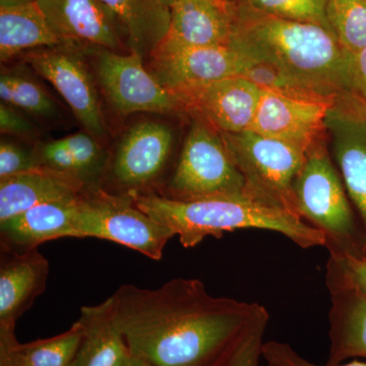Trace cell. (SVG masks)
<instances>
[{
  "mask_svg": "<svg viewBox=\"0 0 366 366\" xmlns=\"http://www.w3.org/2000/svg\"><path fill=\"white\" fill-rule=\"evenodd\" d=\"M330 257L336 262L339 268L358 288L366 293V261L350 259V257H332V255H330Z\"/></svg>",
  "mask_w": 366,
  "mask_h": 366,
  "instance_id": "d6a6232c",
  "label": "cell"
},
{
  "mask_svg": "<svg viewBox=\"0 0 366 366\" xmlns=\"http://www.w3.org/2000/svg\"><path fill=\"white\" fill-rule=\"evenodd\" d=\"M49 262L38 249H0V332H13L16 322L46 289Z\"/></svg>",
  "mask_w": 366,
  "mask_h": 366,
  "instance_id": "ac0fdd59",
  "label": "cell"
},
{
  "mask_svg": "<svg viewBox=\"0 0 366 366\" xmlns=\"http://www.w3.org/2000/svg\"><path fill=\"white\" fill-rule=\"evenodd\" d=\"M326 137L308 149L295 178L296 213L324 234L330 255L366 261V231L347 194Z\"/></svg>",
  "mask_w": 366,
  "mask_h": 366,
  "instance_id": "277c9868",
  "label": "cell"
},
{
  "mask_svg": "<svg viewBox=\"0 0 366 366\" xmlns=\"http://www.w3.org/2000/svg\"><path fill=\"white\" fill-rule=\"evenodd\" d=\"M37 168L35 151L28 150L13 142L0 143V179Z\"/></svg>",
  "mask_w": 366,
  "mask_h": 366,
  "instance_id": "f1b7e54d",
  "label": "cell"
},
{
  "mask_svg": "<svg viewBox=\"0 0 366 366\" xmlns=\"http://www.w3.org/2000/svg\"><path fill=\"white\" fill-rule=\"evenodd\" d=\"M229 1H235V0H229Z\"/></svg>",
  "mask_w": 366,
  "mask_h": 366,
  "instance_id": "74e56055",
  "label": "cell"
},
{
  "mask_svg": "<svg viewBox=\"0 0 366 366\" xmlns=\"http://www.w3.org/2000/svg\"><path fill=\"white\" fill-rule=\"evenodd\" d=\"M0 131L4 134L31 137L36 132L32 122L21 113V110L1 102L0 105Z\"/></svg>",
  "mask_w": 366,
  "mask_h": 366,
  "instance_id": "4dcf8cb0",
  "label": "cell"
},
{
  "mask_svg": "<svg viewBox=\"0 0 366 366\" xmlns=\"http://www.w3.org/2000/svg\"><path fill=\"white\" fill-rule=\"evenodd\" d=\"M164 1V4H166V6H172L173 4H174L175 1H177V0H163Z\"/></svg>",
  "mask_w": 366,
  "mask_h": 366,
  "instance_id": "8d00e7d4",
  "label": "cell"
},
{
  "mask_svg": "<svg viewBox=\"0 0 366 366\" xmlns=\"http://www.w3.org/2000/svg\"><path fill=\"white\" fill-rule=\"evenodd\" d=\"M172 129L144 120L129 127L110 156L101 189L124 196H160L172 156Z\"/></svg>",
  "mask_w": 366,
  "mask_h": 366,
  "instance_id": "ba28073f",
  "label": "cell"
},
{
  "mask_svg": "<svg viewBox=\"0 0 366 366\" xmlns=\"http://www.w3.org/2000/svg\"><path fill=\"white\" fill-rule=\"evenodd\" d=\"M249 196L220 132L194 118L160 197L192 201L213 197ZM250 197V196H249Z\"/></svg>",
  "mask_w": 366,
  "mask_h": 366,
  "instance_id": "5b68a950",
  "label": "cell"
},
{
  "mask_svg": "<svg viewBox=\"0 0 366 366\" xmlns=\"http://www.w3.org/2000/svg\"><path fill=\"white\" fill-rule=\"evenodd\" d=\"M83 335L78 320L64 333L25 344L19 342L16 348L26 366H71Z\"/></svg>",
  "mask_w": 366,
  "mask_h": 366,
  "instance_id": "d4e9b609",
  "label": "cell"
},
{
  "mask_svg": "<svg viewBox=\"0 0 366 366\" xmlns=\"http://www.w3.org/2000/svg\"><path fill=\"white\" fill-rule=\"evenodd\" d=\"M109 298L129 351L152 366H223L269 317L259 303L209 295L199 279L175 278L157 289L122 285Z\"/></svg>",
  "mask_w": 366,
  "mask_h": 366,
  "instance_id": "6da1fadb",
  "label": "cell"
},
{
  "mask_svg": "<svg viewBox=\"0 0 366 366\" xmlns=\"http://www.w3.org/2000/svg\"><path fill=\"white\" fill-rule=\"evenodd\" d=\"M92 51L96 56L99 86L115 112L124 115L185 112L179 96L166 89L144 66V59L139 55L101 48Z\"/></svg>",
  "mask_w": 366,
  "mask_h": 366,
  "instance_id": "9c48e42d",
  "label": "cell"
},
{
  "mask_svg": "<svg viewBox=\"0 0 366 366\" xmlns=\"http://www.w3.org/2000/svg\"><path fill=\"white\" fill-rule=\"evenodd\" d=\"M76 238L94 237L124 245L160 261L175 234L141 211L132 197L103 189L86 190L79 197Z\"/></svg>",
  "mask_w": 366,
  "mask_h": 366,
  "instance_id": "52a82bcc",
  "label": "cell"
},
{
  "mask_svg": "<svg viewBox=\"0 0 366 366\" xmlns=\"http://www.w3.org/2000/svg\"><path fill=\"white\" fill-rule=\"evenodd\" d=\"M331 105L264 89L250 129L307 152L327 137L326 117Z\"/></svg>",
  "mask_w": 366,
  "mask_h": 366,
  "instance_id": "2e32d148",
  "label": "cell"
},
{
  "mask_svg": "<svg viewBox=\"0 0 366 366\" xmlns=\"http://www.w3.org/2000/svg\"><path fill=\"white\" fill-rule=\"evenodd\" d=\"M326 132L332 158L366 231V103L351 93L339 96L327 110Z\"/></svg>",
  "mask_w": 366,
  "mask_h": 366,
  "instance_id": "8fae6325",
  "label": "cell"
},
{
  "mask_svg": "<svg viewBox=\"0 0 366 366\" xmlns=\"http://www.w3.org/2000/svg\"><path fill=\"white\" fill-rule=\"evenodd\" d=\"M64 46L127 49L124 29L102 0H37Z\"/></svg>",
  "mask_w": 366,
  "mask_h": 366,
  "instance_id": "4fadbf2b",
  "label": "cell"
},
{
  "mask_svg": "<svg viewBox=\"0 0 366 366\" xmlns=\"http://www.w3.org/2000/svg\"><path fill=\"white\" fill-rule=\"evenodd\" d=\"M233 2L276 18L317 24L330 30L327 21L329 0H235Z\"/></svg>",
  "mask_w": 366,
  "mask_h": 366,
  "instance_id": "4316f807",
  "label": "cell"
},
{
  "mask_svg": "<svg viewBox=\"0 0 366 366\" xmlns=\"http://www.w3.org/2000/svg\"><path fill=\"white\" fill-rule=\"evenodd\" d=\"M262 360L266 366H320L305 360L289 344L278 341L264 342ZM325 366H366V362L353 360L341 365Z\"/></svg>",
  "mask_w": 366,
  "mask_h": 366,
  "instance_id": "f546056e",
  "label": "cell"
},
{
  "mask_svg": "<svg viewBox=\"0 0 366 366\" xmlns=\"http://www.w3.org/2000/svg\"><path fill=\"white\" fill-rule=\"evenodd\" d=\"M262 90L247 76H235L177 94L185 112L219 132L236 134L252 129Z\"/></svg>",
  "mask_w": 366,
  "mask_h": 366,
  "instance_id": "7c38bea8",
  "label": "cell"
},
{
  "mask_svg": "<svg viewBox=\"0 0 366 366\" xmlns=\"http://www.w3.org/2000/svg\"><path fill=\"white\" fill-rule=\"evenodd\" d=\"M327 21L343 49L354 56L366 47V0H329Z\"/></svg>",
  "mask_w": 366,
  "mask_h": 366,
  "instance_id": "484cf974",
  "label": "cell"
},
{
  "mask_svg": "<svg viewBox=\"0 0 366 366\" xmlns=\"http://www.w3.org/2000/svg\"><path fill=\"white\" fill-rule=\"evenodd\" d=\"M2 103L43 118L54 117L57 107L44 89L20 71H4L0 74Z\"/></svg>",
  "mask_w": 366,
  "mask_h": 366,
  "instance_id": "cb8c5ba5",
  "label": "cell"
},
{
  "mask_svg": "<svg viewBox=\"0 0 366 366\" xmlns=\"http://www.w3.org/2000/svg\"><path fill=\"white\" fill-rule=\"evenodd\" d=\"M170 14L169 31L157 50L231 45L235 26L234 2L177 0L170 6Z\"/></svg>",
  "mask_w": 366,
  "mask_h": 366,
  "instance_id": "e0dca14e",
  "label": "cell"
},
{
  "mask_svg": "<svg viewBox=\"0 0 366 366\" xmlns=\"http://www.w3.org/2000/svg\"><path fill=\"white\" fill-rule=\"evenodd\" d=\"M119 366H152L148 361L144 360V358L139 357L136 354L132 353L129 351V355L125 357L122 361V365Z\"/></svg>",
  "mask_w": 366,
  "mask_h": 366,
  "instance_id": "e575fe53",
  "label": "cell"
},
{
  "mask_svg": "<svg viewBox=\"0 0 366 366\" xmlns=\"http://www.w3.org/2000/svg\"><path fill=\"white\" fill-rule=\"evenodd\" d=\"M76 178L37 167L0 179V222L50 202L76 199L86 192Z\"/></svg>",
  "mask_w": 366,
  "mask_h": 366,
  "instance_id": "ffe728a7",
  "label": "cell"
},
{
  "mask_svg": "<svg viewBox=\"0 0 366 366\" xmlns=\"http://www.w3.org/2000/svg\"><path fill=\"white\" fill-rule=\"evenodd\" d=\"M220 134L233 162L244 177L247 194L300 218L293 185L307 152L252 129Z\"/></svg>",
  "mask_w": 366,
  "mask_h": 366,
  "instance_id": "8992f818",
  "label": "cell"
},
{
  "mask_svg": "<svg viewBox=\"0 0 366 366\" xmlns=\"http://www.w3.org/2000/svg\"><path fill=\"white\" fill-rule=\"evenodd\" d=\"M234 4L231 46L245 64L269 67L289 85L329 104L350 93L352 56L331 31L317 24L284 20Z\"/></svg>",
  "mask_w": 366,
  "mask_h": 366,
  "instance_id": "7a4b0ae2",
  "label": "cell"
},
{
  "mask_svg": "<svg viewBox=\"0 0 366 366\" xmlns=\"http://www.w3.org/2000/svg\"><path fill=\"white\" fill-rule=\"evenodd\" d=\"M79 197L39 204L0 222V249L26 252L59 238H76Z\"/></svg>",
  "mask_w": 366,
  "mask_h": 366,
  "instance_id": "d6986e66",
  "label": "cell"
},
{
  "mask_svg": "<svg viewBox=\"0 0 366 366\" xmlns=\"http://www.w3.org/2000/svg\"><path fill=\"white\" fill-rule=\"evenodd\" d=\"M349 91L366 103V47L351 60Z\"/></svg>",
  "mask_w": 366,
  "mask_h": 366,
  "instance_id": "1f68e13d",
  "label": "cell"
},
{
  "mask_svg": "<svg viewBox=\"0 0 366 366\" xmlns=\"http://www.w3.org/2000/svg\"><path fill=\"white\" fill-rule=\"evenodd\" d=\"M84 335L71 366H119L129 353L113 320L112 300L81 308Z\"/></svg>",
  "mask_w": 366,
  "mask_h": 366,
  "instance_id": "7402d4cb",
  "label": "cell"
},
{
  "mask_svg": "<svg viewBox=\"0 0 366 366\" xmlns=\"http://www.w3.org/2000/svg\"><path fill=\"white\" fill-rule=\"evenodd\" d=\"M330 349L327 365L366 360V293L347 277L332 257L326 267Z\"/></svg>",
  "mask_w": 366,
  "mask_h": 366,
  "instance_id": "9a60e30c",
  "label": "cell"
},
{
  "mask_svg": "<svg viewBox=\"0 0 366 366\" xmlns=\"http://www.w3.org/2000/svg\"><path fill=\"white\" fill-rule=\"evenodd\" d=\"M37 0H0V6H19V4H33Z\"/></svg>",
  "mask_w": 366,
  "mask_h": 366,
  "instance_id": "d590c367",
  "label": "cell"
},
{
  "mask_svg": "<svg viewBox=\"0 0 366 366\" xmlns=\"http://www.w3.org/2000/svg\"><path fill=\"white\" fill-rule=\"evenodd\" d=\"M14 332H0V366H26L18 352Z\"/></svg>",
  "mask_w": 366,
  "mask_h": 366,
  "instance_id": "836d02e7",
  "label": "cell"
},
{
  "mask_svg": "<svg viewBox=\"0 0 366 366\" xmlns=\"http://www.w3.org/2000/svg\"><path fill=\"white\" fill-rule=\"evenodd\" d=\"M137 208L169 228L185 249L204 238H221L243 229L272 231L301 249L326 247V238L300 218L249 196L213 197L177 201L160 196L132 197Z\"/></svg>",
  "mask_w": 366,
  "mask_h": 366,
  "instance_id": "3957f363",
  "label": "cell"
},
{
  "mask_svg": "<svg viewBox=\"0 0 366 366\" xmlns=\"http://www.w3.org/2000/svg\"><path fill=\"white\" fill-rule=\"evenodd\" d=\"M64 46L37 2L0 6V59L2 64L40 48Z\"/></svg>",
  "mask_w": 366,
  "mask_h": 366,
  "instance_id": "603a6c76",
  "label": "cell"
},
{
  "mask_svg": "<svg viewBox=\"0 0 366 366\" xmlns=\"http://www.w3.org/2000/svg\"><path fill=\"white\" fill-rule=\"evenodd\" d=\"M86 49L69 46L40 48L24 53V59L59 92L85 131L100 141L107 129L97 88L83 59Z\"/></svg>",
  "mask_w": 366,
  "mask_h": 366,
  "instance_id": "30bf717a",
  "label": "cell"
},
{
  "mask_svg": "<svg viewBox=\"0 0 366 366\" xmlns=\"http://www.w3.org/2000/svg\"><path fill=\"white\" fill-rule=\"evenodd\" d=\"M150 59L152 74L174 93L219 79L243 76L247 69L244 59L231 45L157 50Z\"/></svg>",
  "mask_w": 366,
  "mask_h": 366,
  "instance_id": "5bb4252c",
  "label": "cell"
},
{
  "mask_svg": "<svg viewBox=\"0 0 366 366\" xmlns=\"http://www.w3.org/2000/svg\"><path fill=\"white\" fill-rule=\"evenodd\" d=\"M269 320V317H264L254 325L223 366H259Z\"/></svg>",
  "mask_w": 366,
  "mask_h": 366,
  "instance_id": "83f0119b",
  "label": "cell"
},
{
  "mask_svg": "<svg viewBox=\"0 0 366 366\" xmlns=\"http://www.w3.org/2000/svg\"><path fill=\"white\" fill-rule=\"evenodd\" d=\"M124 31L129 52L151 57L167 36L170 7L163 0H102Z\"/></svg>",
  "mask_w": 366,
  "mask_h": 366,
  "instance_id": "44dd1931",
  "label": "cell"
}]
</instances>
